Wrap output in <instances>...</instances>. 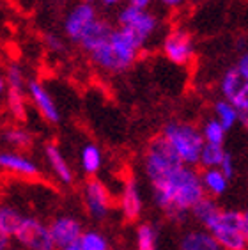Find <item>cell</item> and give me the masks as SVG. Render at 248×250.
<instances>
[{
    "label": "cell",
    "instance_id": "1",
    "mask_svg": "<svg viewBox=\"0 0 248 250\" xmlns=\"http://www.w3.org/2000/svg\"><path fill=\"white\" fill-rule=\"evenodd\" d=\"M151 188L156 206L176 224H183L191 206L206 195L199 170L186 165H179L167 176L151 183Z\"/></svg>",
    "mask_w": 248,
    "mask_h": 250
},
{
    "label": "cell",
    "instance_id": "2",
    "mask_svg": "<svg viewBox=\"0 0 248 250\" xmlns=\"http://www.w3.org/2000/svg\"><path fill=\"white\" fill-rule=\"evenodd\" d=\"M144 46L145 41L137 32L128 27H114L108 41L92 50L89 57L101 71L115 75L133 66Z\"/></svg>",
    "mask_w": 248,
    "mask_h": 250
},
{
    "label": "cell",
    "instance_id": "3",
    "mask_svg": "<svg viewBox=\"0 0 248 250\" xmlns=\"http://www.w3.org/2000/svg\"><path fill=\"white\" fill-rule=\"evenodd\" d=\"M162 137L168 142V146L183 165L197 167L199 154L204 146V139H202L199 126H195L193 123H186V121H168L163 126Z\"/></svg>",
    "mask_w": 248,
    "mask_h": 250
},
{
    "label": "cell",
    "instance_id": "4",
    "mask_svg": "<svg viewBox=\"0 0 248 250\" xmlns=\"http://www.w3.org/2000/svg\"><path fill=\"white\" fill-rule=\"evenodd\" d=\"M224 250H247L248 215L239 209H222L216 222L207 229Z\"/></svg>",
    "mask_w": 248,
    "mask_h": 250
},
{
    "label": "cell",
    "instance_id": "5",
    "mask_svg": "<svg viewBox=\"0 0 248 250\" xmlns=\"http://www.w3.org/2000/svg\"><path fill=\"white\" fill-rule=\"evenodd\" d=\"M183 165L176 153L172 151L168 142L163 139L162 135L154 137L145 147V154H144V172L145 178L149 179V183H154L158 179H162L163 176H167L174 168Z\"/></svg>",
    "mask_w": 248,
    "mask_h": 250
},
{
    "label": "cell",
    "instance_id": "6",
    "mask_svg": "<svg viewBox=\"0 0 248 250\" xmlns=\"http://www.w3.org/2000/svg\"><path fill=\"white\" fill-rule=\"evenodd\" d=\"M13 240L18 241V245L23 250H57L52 240L48 224L36 217H21L18 229L13 234Z\"/></svg>",
    "mask_w": 248,
    "mask_h": 250
},
{
    "label": "cell",
    "instance_id": "7",
    "mask_svg": "<svg viewBox=\"0 0 248 250\" xmlns=\"http://www.w3.org/2000/svg\"><path fill=\"white\" fill-rule=\"evenodd\" d=\"M220 92L224 100H227L230 105L239 112V123L247 125L248 116V83L236 67H229L224 73L220 80Z\"/></svg>",
    "mask_w": 248,
    "mask_h": 250
},
{
    "label": "cell",
    "instance_id": "8",
    "mask_svg": "<svg viewBox=\"0 0 248 250\" xmlns=\"http://www.w3.org/2000/svg\"><path fill=\"white\" fill-rule=\"evenodd\" d=\"M83 202L94 220H105L114 208V199L108 187L96 178H91L83 187Z\"/></svg>",
    "mask_w": 248,
    "mask_h": 250
},
{
    "label": "cell",
    "instance_id": "9",
    "mask_svg": "<svg viewBox=\"0 0 248 250\" xmlns=\"http://www.w3.org/2000/svg\"><path fill=\"white\" fill-rule=\"evenodd\" d=\"M117 25L131 29L147 43L149 39H151V36L158 30L160 21H158L156 15H153L149 9H139V7H133V5L128 4L119 11Z\"/></svg>",
    "mask_w": 248,
    "mask_h": 250
},
{
    "label": "cell",
    "instance_id": "10",
    "mask_svg": "<svg viewBox=\"0 0 248 250\" xmlns=\"http://www.w3.org/2000/svg\"><path fill=\"white\" fill-rule=\"evenodd\" d=\"M163 53L170 62L177 66H188L195 57V41L188 30H172L163 39Z\"/></svg>",
    "mask_w": 248,
    "mask_h": 250
},
{
    "label": "cell",
    "instance_id": "11",
    "mask_svg": "<svg viewBox=\"0 0 248 250\" xmlns=\"http://www.w3.org/2000/svg\"><path fill=\"white\" fill-rule=\"evenodd\" d=\"M27 87V94H29L30 101L34 103V106L38 108V112L43 116L44 121L57 125L61 123V112H59L57 103L53 101L52 94L48 92V89L39 82V80H29L25 83Z\"/></svg>",
    "mask_w": 248,
    "mask_h": 250
},
{
    "label": "cell",
    "instance_id": "12",
    "mask_svg": "<svg viewBox=\"0 0 248 250\" xmlns=\"http://www.w3.org/2000/svg\"><path fill=\"white\" fill-rule=\"evenodd\" d=\"M48 229H50V234H52V240L57 250L78 241L80 234L83 232L82 222L78 218L71 217V215H61V217L53 218L48 224Z\"/></svg>",
    "mask_w": 248,
    "mask_h": 250
},
{
    "label": "cell",
    "instance_id": "13",
    "mask_svg": "<svg viewBox=\"0 0 248 250\" xmlns=\"http://www.w3.org/2000/svg\"><path fill=\"white\" fill-rule=\"evenodd\" d=\"M98 18V11H96L94 4H87V2H80L67 13L66 20H64V32L71 41L77 43L82 32L89 27V25Z\"/></svg>",
    "mask_w": 248,
    "mask_h": 250
},
{
    "label": "cell",
    "instance_id": "14",
    "mask_svg": "<svg viewBox=\"0 0 248 250\" xmlns=\"http://www.w3.org/2000/svg\"><path fill=\"white\" fill-rule=\"evenodd\" d=\"M0 170L27 179L38 178L41 174L39 165L21 151H0Z\"/></svg>",
    "mask_w": 248,
    "mask_h": 250
},
{
    "label": "cell",
    "instance_id": "15",
    "mask_svg": "<svg viewBox=\"0 0 248 250\" xmlns=\"http://www.w3.org/2000/svg\"><path fill=\"white\" fill-rule=\"evenodd\" d=\"M121 213L126 222H137L142 217L144 211V199H142V190H140L139 181L135 178H128L123 187L119 199Z\"/></svg>",
    "mask_w": 248,
    "mask_h": 250
},
{
    "label": "cell",
    "instance_id": "16",
    "mask_svg": "<svg viewBox=\"0 0 248 250\" xmlns=\"http://www.w3.org/2000/svg\"><path fill=\"white\" fill-rule=\"evenodd\" d=\"M112 30H114V27H112L106 20L96 18L94 21L82 32V36L78 38L77 43L80 44V48L83 50V52L91 53L92 50L98 48L100 44L108 41Z\"/></svg>",
    "mask_w": 248,
    "mask_h": 250
},
{
    "label": "cell",
    "instance_id": "17",
    "mask_svg": "<svg viewBox=\"0 0 248 250\" xmlns=\"http://www.w3.org/2000/svg\"><path fill=\"white\" fill-rule=\"evenodd\" d=\"M44 154H46L48 164H50V167H52L53 174L57 176L59 181L64 185H71L73 181H75V172H73L69 162L64 158L61 147H59L57 144L50 142V144H46V147H44Z\"/></svg>",
    "mask_w": 248,
    "mask_h": 250
},
{
    "label": "cell",
    "instance_id": "18",
    "mask_svg": "<svg viewBox=\"0 0 248 250\" xmlns=\"http://www.w3.org/2000/svg\"><path fill=\"white\" fill-rule=\"evenodd\" d=\"M220 211H222V208H220V204L216 202V199L209 197V195H204V197H201L193 206H191L190 215L201 224L202 229L207 231V229L216 222Z\"/></svg>",
    "mask_w": 248,
    "mask_h": 250
},
{
    "label": "cell",
    "instance_id": "19",
    "mask_svg": "<svg viewBox=\"0 0 248 250\" xmlns=\"http://www.w3.org/2000/svg\"><path fill=\"white\" fill-rule=\"evenodd\" d=\"M179 250H224L206 229H193L181 236Z\"/></svg>",
    "mask_w": 248,
    "mask_h": 250
},
{
    "label": "cell",
    "instance_id": "20",
    "mask_svg": "<svg viewBox=\"0 0 248 250\" xmlns=\"http://www.w3.org/2000/svg\"><path fill=\"white\" fill-rule=\"evenodd\" d=\"M201 174V183L204 188V193L209 197H222L227 188H229V179L225 178L220 168H204Z\"/></svg>",
    "mask_w": 248,
    "mask_h": 250
},
{
    "label": "cell",
    "instance_id": "21",
    "mask_svg": "<svg viewBox=\"0 0 248 250\" xmlns=\"http://www.w3.org/2000/svg\"><path fill=\"white\" fill-rule=\"evenodd\" d=\"M80 165L82 170L89 176V178H94L96 174L101 170V165H103V153L96 144L89 142L82 147L80 151Z\"/></svg>",
    "mask_w": 248,
    "mask_h": 250
},
{
    "label": "cell",
    "instance_id": "22",
    "mask_svg": "<svg viewBox=\"0 0 248 250\" xmlns=\"http://www.w3.org/2000/svg\"><path fill=\"white\" fill-rule=\"evenodd\" d=\"M2 137H4L5 144L9 146L13 151H27L34 144L32 135L25 130V128H20V126H13V128L4 130Z\"/></svg>",
    "mask_w": 248,
    "mask_h": 250
},
{
    "label": "cell",
    "instance_id": "23",
    "mask_svg": "<svg viewBox=\"0 0 248 250\" xmlns=\"http://www.w3.org/2000/svg\"><path fill=\"white\" fill-rule=\"evenodd\" d=\"M215 110V119L224 126L225 131L232 130L234 126L239 123V112L230 105L227 100H218L213 106Z\"/></svg>",
    "mask_w": 248,
    "mask_h": 250
},
{
    "label": "cell",
    "instance_id": "24",
    "mask_svg": "<svg viewBox=\"0 0 248 250\" xmlns=\"http://www.w3.org/2000/svg\"><path fill=\"white\" fill-rule=\"evenodd\" d=\"M21 217L23 215L16 208L2 204L0 206V232H4L9 238H13V234H15L20 226V222H21Z\"/></svg>",
    "mask_w": 248,
    "mask_h": 250
},
{
    "label": "cell",
    "instance_id": "25",
    "mask_svg": "<svg viewBox=\"0 0 248 250\" xmlns=\"http://www.w3.org/2000/svg\"><path fill=\"white\" fill-rule=\"evenodd\" d=\"M7 108L18 121L27 119V94L21 89H7Z\"/></svg>",
    "mask_w": 248,
    "mask_h": 250
},
{
    "label": "cell",
    "instance_id": "26",
    "mask_svg": "<svg viewBox=\"0 0 248 250\" xmlns=\"http://www.w3.org/2000/svg\"><path fill=\"white\" fill-rule=\"evenodd\" d=\"M137 250H158V229L151 222H144L137 229Z\"/></svg>",
    "mask_w": 248,
    "mask_h": 250
},
{
    "label": "cell",
    "instance_id": "27",
    "mask_svg": "<svg viewBox=\"0 0 248 250\" xmlns=\"http://www.w3.org/2000/svg\"><path fill=\"white\" fill-rule=\"evenodd\" d=\"M78 247H80V250H110L106 236L100 231H94V229L82 232L78 238Z\"/></svg>",
    "mask_w": 248,
    "mask_h": 250
},
{
    "label": "cell",
    "instance_id": "28",
    "mask_svg": "<svg viewBox=\"0 0 248 250\" xmlns=\"http://www.w3.org/2000/svg\"><path fill=\"white\" fill-rule=\"evenodd\" d=\"M225 149L224 146L218 144H204L199 154V164L202 168H218L220 162L224 158Z\"/></svg>",
    "mask_w": 248,
    "mask_h": 250
},
{
    "label": "cell",
    "instance_id": "29",
    "mask_svg": "<svg viewBox=\"0 0 248 250\" xmlns=\"http://www.w3.org/2000/svg\"><path fill=\"white\" fill-rule=\"evenodd\" d=\"M201 133H202V139H204V144L224 146L227 131L224 130V126L220 125L215 117H211V119H207L204 125H202Z\"/></svg>",
    "mask_w": 248,
    "mask_h": 250
},
{
    "label": "cell",
    "instance_id": "30",
    "mask_svg": "<svg viewBox=\"0 0 248 250\" xmlns=\"http://www.w3.org/2000/svg\"><path fill=\"white\" fill-rule=\"evenodd\" d=\"M4 80H5V87H7V89H21V91H23L25 83H27L23 71H21V67H20L18 64H11V66L7 67Z\"/></svg>",
    "mask_w": 248,
    "mask_h": 250
},
{
    "label": "cell",
    "instance_id": "31",
    "mask_svg": "<svg viewBox=\"0 0 248 250\" xmlns=\"http://www.w3.org/2000/svg\"><path fill=\"white\" fill-rule=\"evenodd\" d=\"M218 168L222 170V174H224L225 178L230 181V179L234 178V172H236V165H234V156H232V154L225 151L224 158H222V162H220Z\"/></svg>",
    "mask_w": 248,
    "mask_h": 250
},
{
    "label": "cell",
    "instance_id": "32",
    "mask_svg": "<svg viewBox=\"0 0 248 250\" xmlns=\"http://www.w3.org/2000/svg\"><path fill=\"white\" fill-rule=\"evenodd\" d=\"M44 44L48 46V50H52V52H55V53L64 52V43H62L61 38L55 36V34H46V36H44Z\"/></svg>",
    "mask_w": 248,
    "mask_h": 250
},
{
    "label": "cell",
    "instance_id": "33",
    "mask_svg": "<svg viewBox=\"0 0 248 250\" xmlns=\"http://www.w3.org/2000/svg\"><path fill=\"white\" fill-rule=\"evenodd\" d=\"M234 67L238 69V73L245 78V80H248V55L247 53H241V57L238 59V62H236Z\"/></svg>",
    "mask_w": 248,
    "mask_h": 250
},
{
    "label": "cell",
    "instance_id": "34",
    "mask_svg": "<svg viewBox=\"0 0 248 250\" xmlns=\"http://www.w3.org/2000/svg\"><path fill=\"white\" fill-rule=\"evenodd\" d=\"M129 5L133 7H139V9H147L149 5L153 4V0H128Z\"/></svg>",
    "mask_w": 248,
    "mask_h": 250
},
{
    "label": "cell",
    "instance_id": "35",
    "mask_svg": "<svg viewBox=\"0 0 248 250\" xmlns=\"http://www.w3.org/2000/svg\"><path fill=\"white\" fill-rule=\"evenodd\" d=\"M11 240H13V238H9V236L4 234V232H0V250H9Z\"/></svg>",
    "mask_w": 248,
    "mask_h": 250
},
{
    "label": "cell",
    "instance_id": "36",
    "mask_svg": "<svg viewBox=\"0 0 248 250\" xmlns=\"http://www.w3.org/2000/svg\"><path fill=\"white\" fill-rule=\"evenodd\" d=\"M162 4L168 5V7H177V5H181L185 0H160Z\"/></svg>",
    "mask_w": 248,
    "mask_h": 250
},
{
    "label": "cell",
    "instance_id": "37",
    "mask_svg": "<svg viewBox=\"0 0 248 250\" xmlns=\"http://www.w3.org/2000/svg\"><path fill=\"white\" fill-rule=\"evenodd\" d=\"M101 4H105V5H108V7H112V5H117V4H121L123 0H100Z\"/></svg>",
    "mask_w": 248,
    "mask_h": 250
},
{
    "label": "cell",
    "instance_id": "38",
    "mask_svg": "<svg viewBox=\"0 0 248 250\" xmlns=\"http://www.w3.org/2000/svg\"><path fill=\"white\" fill-rule=\"evenodd\" d=\"M61 250H80V247H78V241H75V243H71V245L62 247Z\"/></svg>",
    "mask_w": 248,
    "mask_h": 250
},
{
    "label": "cell",
    "instance_id": "39",
    "mask_svg": "<svg viewBox=\"0 0 248 250\" xmlns=\"http://www.w3.org/2000/svg\"><path fill=\"white\" fill-rule=\"evenodd\" d=\"M5 89H7V87H5V80H4V77L0 75V94H2V92H4Z\"/></svg>",
    "mask_w": 248,
    "mask_h": 250
},
{
    "label": "cell",
    "instance_id": "40",
    "mask_svg": "<svg viewBox=\"0 0 248 250\" xmlns=\"http://www.w3.org/2000/svg\"><path fill=\"white\" fill-rule=\"evenodd\" d=\"M83 2H87V4H94L96 0H83Z\"/></svg>",
    "mask_w": 248,
    "mask_h": 250
}]
</instances>
